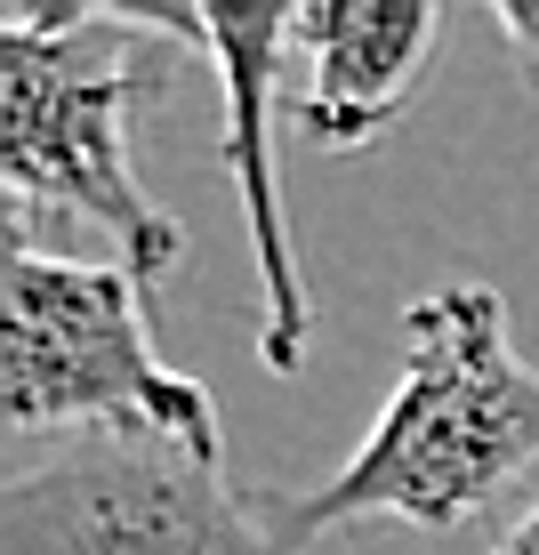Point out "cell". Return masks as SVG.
I'll return each mask as SVG.
<instances>
[{
  "label": "cell",
  "mask_w": 539,
  "mask_h": 555,
  "mask_svg": "<svg viewBox=\"0 0 539 555\" xmlns=\"http://www.w3.org/2000/svg\"><path fill=\"white\" fill-rule=\"evenodd\" d=\"M0 411L9 427H138L218 459L209 387L169 371L145 331V291L129 266L41 258L25 242V202H9V322H0Z\"/></svg>",
  "instance_id": "3957f363"
},
{
  "label": "cell",
  "mask_w": 539,
  "mask_h": 555,
  "mask_svg": "<svg viewBox=\"0 0 539 555\" xmlns=\"http://www.w3.org/2000/svg\"><path fill=\"white\" fill-rule=\"evenodd\" d=\"M178 41L98 0H0V178L9 202H49L105 225L138 291L178 266V225L129 169V121L162 105Z\"/></svg>",
  "instance_id": "7a4b0ae2"
},
{
  "label": "cell",
  "mask_w": 539,
  "mask_h": 555,
  "mask_svg": "<svg viewBox=\"0 0 539 555\" xmlns=\"http://www.w3.org/2000/svg\"><path fill=\"white\" fill-rule=\"evenodd\" d=\"M499 33H508V49H515V65H524V81L539 89V0H499Z\"/></svg>",
  "instance_id": "52a82bcc"
},
{
  "label": "cell",
  "mask_w": 539,
  "mask_h": 555,
  "mask_svg": "<svg viewBox=\"0 0 539 555\" xmlns=\"http://www.w3.org/2000/svg\"><path fill=\"white\" fill-rule=\"evenodd\" d=\"M178 49H202L226 89V169L249 218V250H258V354L274 371H298L306 354V291L291 258V225H282V178H274V81L291 65V25L298 9H129Z\"/></svg>",
  "instance_id": "5b68a950"
},
{
  "label": "cell",
  "mask_w": 539,
  "mask_h": 555,
  "mask_svg": "<svg viewBox=\"0 0 539 555\" xmlns=\"http://www.w3.org/2000/svg\"><path fill=\"white\" fill-rule=\"evenodd\" d=\"M0 555H291L218 459L138 427L65 435L0 483Z\"/></svg>",
  "instance_id": "277c9868"
},
{
  "label": "cell",
  "mask_w": 539,
  "mask_h": 555,
  "mask_svg": "<svg viewBox=\"0 0 539 555\" xmlns=\"http://www.w3.org/2000/svg\"><path fill=\"white\" fill-rule=\"evenodd\" d=\"M402 322V378L346 467L315 491H258L291 555L338 524L459 531L539 467V371L515 354L499 291L451 282Z\"/></svg>",
  "instance_id": "6da1fadb"
},
{
  "label": "cell",
  "mask_w": 539,
  "mask_h": 555,
  "mask_svg": "<svg viewBox=\"0 0 539 555\" xmlns=\"http://www.w3.org/2000/svg\"><path fill=\"white\" fill-rule=\"evenodd\" d=\"M491 555H539V500H531L524 515H515L508 531H499V547H491Z\"/></svg>",
  "instance_id": "ba28073f"
},
{
  "label": "cell",
  "mask_w": 539,
  "mask_h": 555,
  "mask_svg": "<svg viewBox=\"0 0 539 555\" xmlns=\"http://www.w3.org/2000/svg\"><path fill=\"white\" fill-rule=\"evenodd\" d=\"M435 41H442L435 0H315V9H298L291 121L306 129V145L346 153V145L387 138L427 89Z\"/></svg>",
  "instance_id": "8992f818"
}]
</instances>
